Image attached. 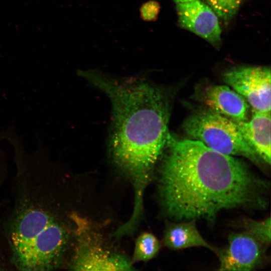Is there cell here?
<instances>
[{"label": "cell", "instance_id": "cell-15", "mask_svg": "<svg viewBox=\"0 0 271 271\" xmlns=\"http://www.w3.org/2000/svg\"><path fill=\"white\" fill-rule=\"evenodd\" d=\"M4 203L0 202V271L15 270L12 264L11 250L5 230Z\"/></svg>", "mask_w": 271, "mask_h": 271}, {"label": "cell", "instance_id": "cell-11", "mask_svg": "<svg viewBox=\"0 0 271 271\" xmlns=\"http://www.w3.org/2000/svg\"><path fill=\"white\" fill-rule=\"evenodd\" d=\"M195 220L180 223L167 222L164 232L163 242L172 250L193 247H204L217 254L219 249L206 241L198 231Z\"/></svg>", "mask_w": 271, "mask_h": 271}, {"label": "cell", "instance_id": "cell-6", "mask_svg": "<svg viewBox=\"0 0 271 271\" xmlns=\"http://www.w3.org/2000/svg\"><path fill=\"white\" fill-rule=\"evenodd\" d=\"M223 80L241 95L252 109L270 112V69L263 66H240L227 70Z\"/></svg>", "mask_w": 271, "mask_h": 271}, {"label": "cell", "instance_id": "cell-17", "mask_svg": "<svg viewBox=\"0 0 271 271\" xmlns=\"http://www.w3.org/2000/svg\"><path fill=\"white\" fill-rule=\"evenodd\" d=\"M8 165L6 155L0 149V189L5 183L8 176Z\"/></svg>", "mask_w": 271, "mask_h": 271}, {"label": "cell", "instance_id": "cell-2", "mask_svg": "<svg viewBox=\"0 0 271 271\" xmlns=\"http://www.w3.org/2000/svg\"><path fill=\"white\" fill-rule=\"evenodd\" d=\"M164 150L159 192L171 219L213 222L223 210L266 207L267 183L241 160L170 133Z\"/></svg>", "mask_w": 271, "mask_h": 271}, {"label": "cell", "instance_id": "cell-8", "mask_svg": "<svg viewBox=\"0 0 271 271\" xmlns=\"http://www.w3.org/2000/svg\"><path fill=\"white\" fill-rule=\"evenodd\" d=\"M176 8L181 26L214 46L220 45L221 29L218 16L208 5L200 0H194L177 4Z\"/></svg>", "mask_w": 271, "mask_h": 271}, {"label": "cell", "instance_id": "cell-3", "mask_svg": "<svg viewBox=\"0 0 271 271\" xmlns=\"http://www.w3.org/2000/svg\"><path fill=\"white\" fill-rule=\"evenodd\" d=\"M78 74L110 100L109 154L113 163L131 178L133 211L141 212L145 189L170 134L171 107L167 92L143 78H117L93 70H79Z\"/></svg>", "mask_w": 271, "mask_h": 271}, {"label": "cell", "instance_id": "cell-16", "mask_svg": "<svg viewBox=\"0 0 271 271\" xmlns=\"http://www.w3.org/2000/svg\"><path fill=\"white\" fill-rule=\"evenodd\" d=\"M159 4L154 1H150L144 3L140 9L142 18L146 21L155 20L160 12Z\"/></svg>", "mask_w": 271, "mask_h": 271}, {"label": "cell", "instance_id": "cell-13", "mask_svg": "<svg viewBox=\"0 0 271 271\" xmlns=\"http://www.w3.org/2000/svg\"><path fill=\"white\" fill-rule=\"evenodd\" d=\"M242 224L245 231L264 246H267L270 244L271 223L269 216L261 221L247 218H243Z\"/></svg>", "mask_w": 271, "mask_h": 271}, {"label": "cell", "instance_id": "cell-18", "mask_svg": "<svg viewBox=\"0 0 271 271\" xmlns=\"http://www.w3.org/2000/svg\"><path fill=\"white\" fill-rule=\"evenodd\" d=\"M194 0H174V2L176 4H179V3H187L191 2Z\"/></svg>", "mask_w": 271, "mask_h": 271}, {"label": "cell", "instance_id": "cell-1", "mask_svg": "<svg viewBox=\"0 0 271 271\" xmlns=\"http://www.w3.org/2000/svg\"><path fill=\"white\" fill-rule=\"evenodd\" d=\"M1 140L12 145L16 167L10 199L4 205V225L15 270L50 271L65 267L73 232L72 216L63 203L59 166L38 142L29 152L14 129Z\"/></svg>", "mask_w": 271, "mask_h": 271}, {"label": "cell", "instance_id": "cell-9", "mask_svg": "<svg viewBox=\"0 0 271 271\" xmlns=\"http://www.w3.org/2000/svg\"><path fill=\"white\" fill-rule=\"evenodd\" d=\"M203 101L214 112L235 122L246 121L249 105L233 89L226 85H214L203 91Z\"/></svg>", "mask_w": 271, "mask_h": 271}, {"label": "cell", "instance_id": "cell-12", "mask_svg": "<svg viewBox=\"0 0 271 271\" xmlns=\"http://www.w3.org/2000/svg\"><path fill=\"white\" fill-rule=\"evenodd\" d=\"M161 248V244L153 234L142 233L137 238L132 255V261H146L155 257Z\"/></svg>", "mask_w": 271, "mask_h": 271}, {"label": "cell", "instance_id": "cell-10", "mask_svg": "<svg viewBox=\"0 0 271 271\" xmlns=\"http://www.w3.org/2000/svg\"><path fill=\"white\" fill-rule=\"evenodd\" d=\"M236 123L244 138L261 161L270 165V112L252 109L249 120Z\"/></svg>", "mask_w": 271, "mask_h": 271}, {"label": "cell", "instance_id": "cell-5", "mask_svg": "<svg viewBox=\"0 0 271 271\" xmlns=\"http://www.w3.org/2000/svg\"><path fill=\"white\" fill-rule=\"evenodd\" d=\"M73 232L66 267L75 270H133L125 256L110 251L96 233L84 227L82 219L72 216Z\"/></svg>", "mask_w": 271, "mask_h": 271}, {"label": "cell", "instance_id": "cell-7", "mask_svg": "<svg viewBox=\"0 0 271 271\" xmlns=\"http://www.w3.org/2000/svg\"><path fill=\"white\" fill-rule=\"evenodd\" d=\"M251 234L244 231L232 233L228 237V244L219 249V270H251L262 262L264 247Z\"/></svg>", "mask_w": 271, "mask_h": 271}, {"label": "cell", "instance_id": "cell-4", "mask_svg": "<svg viewBox=\"0 0 271 271\" xmlns=\"http://www.w3.org/2000/svg\"><path fill=\"white\" fill-rule=\"evenodd\" d=\"M183 127L192 140L230 156L246 158L257 165L261 160L241 134L236 122L210 109L190 115Z\"/></svg>", "mask_w": 271, "mask_h": 271}, {"label": "cell", "instance_id": "cell-14", "mask_svg": "<svg viewBox=\"0 0 271 271\" xmlns=\"http://www.w3.org/2000/svg\"><path fill=\"white\" fill-rule=\"evenodd\" d=\"M245 0H206L217 16L227 22L237 14Z\"/></svg>", "mask_w": 271, "mask_h": 271}]
</instances>
